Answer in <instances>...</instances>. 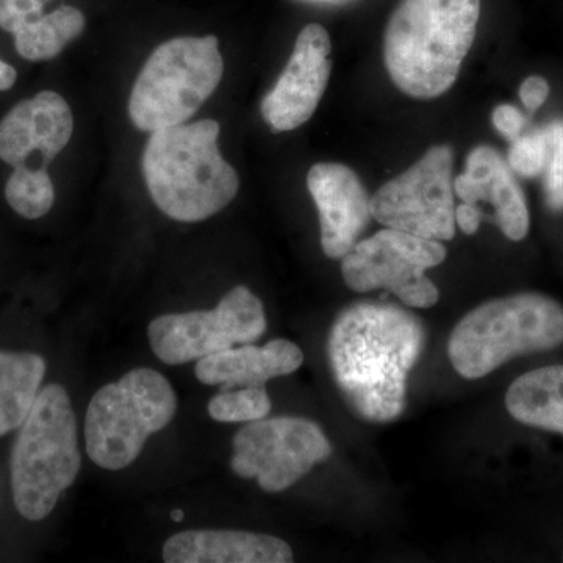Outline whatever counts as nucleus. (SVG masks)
Segmentation results:
<instances>
[{"label": "nucleus", "instance_id": "nucleus-11", "mask_svg": "<svg viewBox=\"0 0 563 563\" xmlns=\"http://www.w3.org/2000/svg\"><path fill=\"white\" fill-rule=\"evenodd\" d=\"M331 442L317 422L306 418H262L233 437V473L257 479L263 490L279 493L328 461Z\"/></svg>", "mask_w": 563, "mask_h": 563}, {"label": "nucleus", "instance_id": "nucleus-2", "mask_svg": "<svg viewBox=\"0 0 563 563\" xmlns=\"http://www.w3.org/2000/svg\"><path fill=\"white\" fill-rule=\"evenodd\" d=\"M481 0H402L384 35V62L396 87L415 99L450 91L472 49Z\"/></svg>", "mask_w": 563, "mask_h": 563}, {"label": "nucleus", "instance_id": "nucleus-5", "mask_svg": "<svg viewBox=\"0 0 563 563\" xmlns=\"http://www.w3.org/2000/svg\"><path fill=\"white\" fill-rule=\"evenodd\" d=\"M561 344V303L540 292H520L466 313L451 333L448 354L462 377L481 379L515 357Z\"/></svg>", "mask_w": 563, "mask_h": 563}, {"label": "nucleus", "instance_id": "nucleus-26", "mask_svg": "<svg viewBox=\"0 0 563 563\" xmlns=\"http://www.w3.org/2000/svg\"><path fill=\"white\" fill-rule=\"evenodd\" d=\"M492 121L496 131L501 133L504 139L509 140L510 143L520 139L526 124L523 113L512 106H506V103L493 110Z\"/></svg>", "mask_w": 563, "mask_h": 563}, {"label": "nucleus", "instance_id": "nucleus-17", "mask_svg": "<svg viewBox=\"0 0 563 563\" xmlns=\"http://www.w3.org/2000/svg\"><path fill=\"white\" fill-rule=\"evenodd\" d=\"M302 362V351L288 340H274L262 347L250 343L201 358L196 377L199 383L218 385L222 390L255 387L295 373Z\"/></svg>", "mask_w": 563, "mask_h": 563}, {"label": "nucleus", "instance_id": "nucleus-28", "mask_svg": "<svg viewBox=\"0 0 563 563\" xmlns=\"http://www.w3.org/2000/svg\"><path fill=\"white\" fill-rule=\"evenodd\" d=\"M483 211L474 203L463 202L455 209V225L461 228L466 235H473L479 229L481 221H483Z\"/></svg>", "mask_w": 563, "mask_h": 563}, {"label": "nucleus", "instance_id": "nucleus-9", "mask_svg": "<svg viewBox=\"0 0 563 563\" xmlns=\"http://www.w3.org/2000/svg\"><path fill=\"white\" fill-rule=\"evenodd\" d=\"M454 151L437 144L407 172L372 196L374 220L422 239L448 242L455 235Z\"/></svg>", "mask_w": 563, "mask_h": 563}, {"label": "nucleus", "instance_id": "nucleus-21", "mask_svg": "<svg viewBox=\"0 0 563 563\" xmlns=\"http://www.w3.org/2000/svg\"><path fill=\"white\" fill-rule=\"evenodd\" d=\"M5 198L18 214L27 220H38L54 206V184L46 168L16 166L7 181Z\"/></svg>", "mask_w": 563, "mask_h": 563}, {"label": "nucleus", "instance_id": "nucleus-29", "mask_svg": "<svg viewBox=\"0 0 563 563\" xmlns=\"http://www.w3.org/2000/svg\"><path fill=\"white\" fill-rule=\"evenodd\" d=\"M16 70L9 63L0 60V91L10 90L16 81Z\"/></svg>", "mask_w": 563, "mask_h": 563}, {"label": "nucleus", "instance_id": "nucleus-1", "mask_svg": "<svg viewBox=\"0 0 563 563\" xmlns=\"http://www.w3.org/2000/svg\"><path fill=\"white\" fill-rule=\"evenodd\" d=\"M420 318L391 303L358 302L333 322L328 340L335 383L363 420H396L407 377L424 347Z\"/></svg>", "mask_w": 563, "mask_h": 563}, {"label": "nucleus", "instance_id": "nucleus-19", "mask_svg": "<svg viewBox=\"0 0 563 563\" xmlns=\"http://www.w3.org/2000/svg\"><path fill=\"white\" fill-rule=\"evenodd\" d=\"M46 362L38 354L0 351V437L20 428L38 396Z\"/></svg>", "mask_w": 563, "mask_h": 563}, {"label": "nucleus", "instance_id": "nucleus-24", "mask_svg": "<svg viewBox=\"0 0 563 563\" xmlns=\"http://www.w3.org/2000/svg\"><path fill=\"white\" fill-rule=\"evenodd\" d=\"M52 0H0V29L16 33L29 22L44 14V7Z\"/></svg>", "mask_w": 563, "mask_h": 563}, {"label": "nucleus", "instance_id": "nucleus-10", "mask_svg": "<svg viewBox=\"0 0 563 563\" xmlns=\"http://www.w3.org/2000/svg\"><path fill=\"white\" fill-rule=\"evenodd\" d=\"M266 331L263 303L244 287L232 288L217 309L163 314L147 329L152 351L166 365H184L229 350L233 344L257 342Z\"/></svg>", "mask_w": 563, "mask_h": 563}, {"label": "nucleus", "instance_id": "nucleus-27", "mask_svg": "<svg viewBox=\"0 0 563 563\" xmlns=\"http://www.w3.org/2000/svg\"><path fill=\"white\" fill-rule=\"evenodd\" d=\"M548 96H550V85H548L543 77H528L521 84L520 99L526 110L531 111V113L539 110L547 102Z\"/></svg>", "mask_w": 563, "mask_h": 563}, {"label": "nucleus", "instance_id": "nucleus-20", "mask_svg": "<svg viewBox=\"0 0 563 563\" xmlns=\"http://www.w3.org/2000/svg\"><path fill=\"white\" fill-rule=\"evenodd\" d=\"M84 29L85 16L79 9L58 7L14 33V46L25 60H52L80 36Z\"/></svg>", "mask_w": 563, "mask_h": 563}, {"label": "nucleus", "instance_id": "nucleus-7", "mask_svg": "<svg viewBox=\"0 0 563 563\" xmlns=\"http://www.w3.org/2000/svg\"><path fill=\"white\" fill-rule=\"evenodd\" d=\"M176 410V393L166 377L150 368L132 369L92 396L85 417L88 455L101 468H125Z\"/></svg>", "mask_w": 563, "mask_h": 563}, {"label": "nucleus", "instance_id": "nucleus-8", "mask_svg": "<svg viewBox=\"0 0 563 563\" xmlns=\"http://www.w3.org/2000/svg\"><path fill=\"white\" fill-rule=\"evenodd\" d=\"M444 258L446 247L442 242L387 228L344 255L342 274L351 290L384 288L406 306L429 309L439 302L440 292L426 277V269L442 265Z\"/></svg>", "mask_w": 563, "mask_h": 563}, {"label": "nucleus", "instance_id": "nucleus-4", "mask_svg": "<svg viewBox=\"0 0 563 563\" xmlns=\"http://www.w3.org/2000/svg\"><path fill=\"white\" fill-rule=\"evenodd\" d=\"M76 415L68 393L51 384L36 396L11 451V490L25 520L41 521L80 472Z\"/></svg>", "mask_w": 563, "mask_h": 563}, {"label": "nucleus", "instance_id": "nucleus-12", "mask_svg": "<svg viewBox=\"0 0 563 563\" xmlns=\"http://www.w3.org/2000/svg\"><path fill=\"white\" fill-rule=\"evenodd\" d=\"M331 54L329 32L321 24L306 25L287 68L262 102L263 120L273 132L295 131L313 117L331 77Z\"/></svg>", "mask_w": 563, "mask_h": 563}, {"label": "nucleus", "instance_id": "nucleus-13", "mask_svg": "<svg viewBox=\"0 0 563 563\" xmlns=\"http://www.w3.org/2000/svg\"><path fill=\"white\" fill-rule=\"evenodd\" d=\"M307 187L320 213L322 251L339 261L373 220L372 196L343 163H317L307 174Z\"/></svg>", "mask_w": 563, "mask_h": 563}, {"label": "nucleus", "instance_id": "nucleus-18", "mask_svg": "<svg viewBox=\"0 0 563 563\" xmlns=\"http://www.w3.org/2000/svg\"><path fill=\"white\" fill-rule=\"evenodd\" d=\"M506 409L521 424L563 435V365L518 377L506 393Z\"/></svg>", "mask_w": 563, "mask_h": 563}, {"label": "nucleus", "instance_id": "nucleus-23", "mask_svg": "<svg viewBox=\"0 0 563 563\" xmlns=\"http://www.w3.org/2000/svg\"><path fill=\"white\" fill-rule=\"evenodd\" d=\"M562 125L561 122H555L543 131L515 140L507 157L510 169L528 179L547 172L548 162Z\"/></svg>", "mask_w": 563, "mask_h": 563}, {"label": "nucleus", "instance_id": "nucleus-14", "mask_svg": "<svg viewBox=\"0 0 563 563\" xmlns=\"http://www.w3.org/2000/svg\"><path fill=\"white\" fill-rule=\"evenodd\" d=\"M73 131L68 102L57 92H40L0 121V161L16 168L27 166L29 158L38 154L46 168L65 150Z\"/></svg>", "mask_w": 563, "mask_h": 563}, {"label": "nucleus", "instance_id": "nucleus-3", "mask_svg": "<svg viewBox=\"0 0 563 563\" xmlns=\"http://www.w3.org/2000/svg\"><path fill=\"white\" fill-rule=\"evenodd\" d=\"M220 132L213 120L152 132L143 155L144 180L155 206L172 220H207L239 192V174L218 150Z\"/></svg>", "mask_w": 563, "mask_h": 563}, {"label": "nucleus", "instance_id": "nucleus-25", "mask_svg": "<svg viewBox=\"0 0 563 563\" xmlns=\"http://www.w3.org/2000/svg\"><path fill=\"white\" fill-rule=\"evenodd\" d=\"M544 191L551 209L563 210V125L544 172Z\"/></svg>", "mask_w": 563, "mask_h": 563}, {"label": "nucleus", "instance_id": "nucleus-16", "mask_svg": "<svg viewBox=\"0 0 563 563\" xmlns=\"http://www.w3.org/2000/svg\"><path fill=\"white\" fill-rule=\"evenodd\" d=\"M168 563H290V544L277 537L244 531H187L163 547Z\"/></svg>", "mask_w": 563, "mask_h": 563}, {"label": "nucleus", "instance_id": "nucleus-6", "mask_svg": "<svg viewBox=\"0 0 563 563\" xmlns=\"http://www.w3.org/2000/svg\"><path fill=\"white\" fill-rule=\"evenodd\" d=\"M224 73L217 36H181L161 44L141 69L129 101L140 131L185 124L213 95Z\"/></svg>", "mask_w": 563, "mask_h": 563}, {"label": "nucleus", "instance_id": "nucleus-22", "mask_svg": "<svg viewBox=\"0 0 563 563\" xmlns=\"http://www.w3.org/2000/svg\"><path fill=\"white\" fill-rule=\"evenodd\" d=\"M272 412V399L265 385L231 388L211 398L209 413L214 421L251 422L262 420Z\"/></svg>", "mask_w": 563, "mask_h": 563}, {"label": "nucleus", "instance_id": "nucleus-30", "mask_svg": "<svg viewBox=\"0 0 563 563\" xmlns=\"http://www.w3.org/2000/svg\"><path fill=\"white\" fill-rule=\"evenodd\" d=\"M185 514L184 510L180 509H174L172 512V518L176 523H180L181 520H184Z\"/></svg>", "mask_w": 563, "mask_h": 563}, {"label": "nucleus", "instance_id": "nucleus-15", "mask_svg": "<svg viewBox=\"0 0 563 563\" xmlns=\"http://www.w3.org/2000/svg\"><path fill=\"white\" fill-rule=\"evenodd\" d=\"M454 191L463 202L492 206L493 220L512 242L528 235L531 221L523 191L495 147L483 144L470 152L465 173L454 180Z\"/></svg>", "mask_w": 563, "mask_h": 563}]
</instances>
